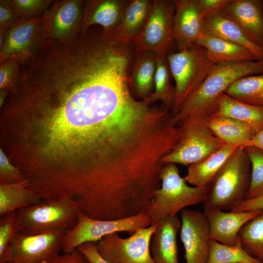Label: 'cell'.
I'll list each match as a JSON object with an SVG mask.
<instances>
[{"instance_id":"6da1fadb","label":"cell","mask_w":263,"mask_h":263,"mask_svg":"<svg viewBox=\"0 0 263 263\" xmlns=\"http://www.w3.org/2000/svg\"><path fill=\"white\" fill-rule=\"evenodd\" d=\"M263 74V60L215 64L200 85L187 97L173 116L179 125L185 119L200 116L208 118L217 110L222 94L238 79Z\"/></svg>"},{"instance_id":"7a4b0ae2","label":"cell","mask_w":263,"mask_h":263,"mask_svg":"<svg viewBox=\"0 0 263 263\" xmlns=\"http://www.w3.org/2000/svg\"><path fill=\"white\" fill-rule=\"evenodd\" d=\"M250 176V163L245 147L240 146L208 186L204 210H231L246 198Z\"/></svg>"},{"instance_id":"3957f363","label":"cell","mask_w":263,"mask_h":263,"mask_svg":"<svg viewBox=\"0 0 263 263\" xmlns=\"http://www.w3.org/2000/svg\"><path fill=\"white\" fill-rule=\"evenodd\" d=\"M161 185L152 196L146 213L151 225L177 214L186 207L203 203L208 187L190 186L175 164H165L160 172Z\"/></svg>"},{"instance_id":"277c9868","label":"cell","mask_w":263,"mask_h":263,"mask_svg":"<svg viewBox=\"0 0 263 263\" xmlns=\"http://www.w3.org/2000/svg\"><path fill=\"white\" fill-rule=\"evenodd\" d=\"M82 212L75 200L63 196L42 200L39 203L17 210V232L27 235L72 229Z\"/></svg>"},{"instance_id":"5b68a950","label":"cell","mask_w":263,"mask_h":263,"mask_svg":"<svg viewBox=\"0 0 263 263\" xmlns=\"http://www.w3.org/2000/svg\"><path fill=\"white\" fill-rule=\"evenodd\" d=\"M172 77L174 80L175 97L173 116L187 97L200 85L215 64L206 49L196 44L187 49L167 55Z\"/></svg>"},{"instance_id":"8992f818","label":"cell","mask_w":263,"mask_h":263,"mask_svg":"<svg viewBox=\"0 0 263 263\" xmlns=\"http://www.w3.org/2000/svg\"><path fill=\"white\" fill-rule=\"evenodd\" d=\"M207 118L189 117L179 125L181 130L180 137L174 148L162 158L164 164L189 166L204 159L225 144L208 128Z\"/></svg>"},{"instance_id":"52a82bcc","label":"cell","mask_w":263,"mask_h":263,"mask_svg":"<svg viewBox=\"0 0 263 263\" xmlns=\"http://www.w3.org/2000/svg\"><path fill=\"white\" fill-rule=\"evenodd\" d=\"M150 225V220L146 213L124 219L102 220L91 218L81 212L78 216L76 225L65 232L62 252H71L87 242L96 244L104 236L114 233L127 232L132 234Z\"/></svg>"},{"instance_id":"ba28073f","label":"cell","mask_w":263,"mask_h":263,"mask_svg":"<svg viewBox=\"0 0 263 263\" xmlns=\"http://www.w3.org/2000/svg\"><path fill=\"white\" fill-rule=\"evenodd\" d=\"M173 0H153L146 23L133 40L136 51L149 50L158 55L171 53L175 44L173 34Z\"/></svg>"},{"instance_id":"9c48e42d","label":"cell","mask_w":263,"mask_h":263,"mask_svg":"<svg viewBox=\"0 0 263 263\" xmlns=\"http://www.w3.org/2000/svg\"><path fill=\"white\" fill-rule=\"evenodd\" d=\"M157 224L137 230L124 238L118 233L104 236L96 243L100 255L110 263H155L150 242Z\"/></svg>"},{"instance_id":"30bf717a","label":"cell","mask_w":263,"mask_h":263,"mask_svg":"<svg viewBox=\"0 0 263 263\" xmlns=\"http://www.w3.org/2000/svg\"><path fill=\"white\" fill-rule=\"evenodd\" d=\"M66 231L56 229L33 235L17 232L7 263H49L62 251Z\"/></svg>"},{"instance_id":"8fae6325","label":"cell","mask_w":263,"mask_h":263,"mask_svg":"<svg viewBox=\"0 0 263 263\" xmlns=\"http://www.w3.org/2000/svg\"><path fill=\"white\" fill-rule=\"evenodd\" d=\"M180 236L186 263H207L210 239L208 221L204 213L184 209L181 211Z\"/></svg>"},{"instance_id":"7c38bea8","label":"cell","mask_w":263,"mask_h":263,"mask_svg":"<svg viewBox=\"0 0 263 263\" xmlns=\"http://www.w3.org/2000/svg\"><path fill=\"white\" fill-rule=\"evenodd\" d=\"M41 22L40 19L32 18L11 26L0 45V61L13 59L20 63L30 57L42 40Z\"/></svg>"},{"instance_id":"4fadbf2b","label":"cell","mask_w":263,"mask_h":263,"mask_svg":"<svg viewBox=\"0 0 263 263\" xmlns=\"http://www.w3.org/2000/svg\"><path fill=\"white\" fill-rule=\"evenodd\" d=\"M220 15L234 23L252 43L263 44V0H232Z\"/></svg>"},{"instance_id":"5bb4252c","label":"cell","mask_w":263,"mask_h":263,"mask_svg":"<svg viewBox=\"0 0 263 263\" xmlns=\"http://www.w3.org/2000/svg\"><path fill=\"white\" fill-rule=\"evenodd\" d=\"M175 11L173 34L179 50L197 44L204 32L201 18L195 0H173Z\"/></svg>"},{"instance_id":"9a60e30c","label":"cell","mask_w":263,"mask_h":263,"mask_svg":"<svg viewBox=\"0 0 263 263\" xmlns=\"http://www.w3.org/2000/svg\"><path fill=\"white\" fill-rule=\"evenodd\" d=\"M261 210L242 212L220 209L204 210L209 225L210 240L227 245L235 244L241 228Z\"/></svg>"},{"instance_id":"2e32d148","label":"cell","mask_w":263,"mask_h":263,"mask_svg":"<svg viewBox=\"0 0 263 263\" xmlns=\"http://www.w3.org/2000/svg\"><path fill=\"white\" fill-rule=\"evenodd\" d=\"M181 225L177 215L168 216L157 223L150 242L151 256L155 263H179L177 235Z\"/></svg>"},{"instance_id":"e0dca14e","label":"cell","mask_w":263,"mask_h":263,"mask_svg":"<svg viewBox=\"0 0 263 263\" xmlns=\"http://www.w3.org/2000/svg\"><path fill=\"white\" fill-rule=\"evenodd\" d=\"M157 55L149 50L136 51L130 66L128 78L135 97L149 98L154 87Z\"/></svg>"},{"instance_id":"ac0fdd59","label":"cell","mask_w":263,"mask_h":263,"mask_svg":"<svg viewBox=\"0 0 263 263\" xmlns=\"http://www.w3.org/2000/svg\"><path fill=\"white\" fill-rule=\"evenodd\" d=\"M197 44L205 48L209 58L214 64H226L260 60L248 48L204 31Z\"/></svg>"},{"instance_id":"d6986e66","label":"cell","mask_w":263,"mask_h":263,"mask_svg":"<svg viewBox=\"0 0 263 263\" xmlns=\"http://www.w3.org/2000/svg\"><path fill=\"white\" fill-rule=\"evenodd\" d=\"M152 3L153 0H128L119 24L110 33L116 40L133 43L146 23Z\"/></svg>"},{"instance_id":"ffe728a7","label":"cell","mask_w":263,"mask_h":263,"mask_svg":"<svg viewBox=\"0 0 263 263\" xmlns=\"http://www.w3.org/2000/svg\"><path fill=\"white\" fill-rule=\"evenodd\" d=\"M128 0H102L89 2L81 28L93 25L101 27L106 32H113L122 19Z\"/></svg>"},{"instance_id":"44dd1931","label":"cell","mask_w":263,"mask_h":263,"mask_svg":"<svg viewBox=\"0 0 263 263\" xmlns=\"http://www.w3.org/2000/svg\"><path fill=\"white\" fill-rule=\"evenodd\" d=\"M239 147L225 143L204 159L188 166L185 177L187 183L193 186L208 187Z\"/></svg>"},{"instance_id":"7402d4cb","label":"cell","mask_w":263,"mask_h":263,"mask_svg":"<svg viewBox=\"0 0 263 263\" xmlns=\"http://www.w3.org/2000/svg\"><path fill=\"white\" fill-rule=\"evenodd\" d=\"M80 2L66 1L57 5L46 20L43 21L44 37L63 39L73 35L72 31L80 19Z\"/></svg>"},{"instance_id":"603a6c76","label":"cell","mask_w":263,"mask_h":263,"mask_svg":"<svg viewBox=\"0 0 263 263\" xmlns=\"http://www.w3.org/2000/svg\"><path fill=\"white\" fill-rule=\"evenodd\" d=\"M212 115L239 120L250 126L256 132L263 129V106L243 102L225 93L219 97L217 110Z\"/></svg>"},{"instance_id":"cb8c5ba5","label":"cell","mask_w":263,"mask_h":263,"mask_svg":"<svg viewBox=\"0 0 263 263\" xmlns=\"http://www.w3.org/2000/svg\"><path fill=\"white\" fill-rule=\"evenodd\" d=\"M206 122L217 137L226 144L237 146L244 147L256 133L248 125L229 117L212 115Z\"/></svg>"},{"instance_id":"d4e9b609","label":"cell","mask_w":263,"mask_h":263,"mask_svg":"<svg viewBox=\"0 0 263 263\" xmlns=\"http://www.w3.org/2000/svg\"><path fill=\"white\" fill-rule=\"evenodd\" d=\"M25 181L0 186V217L12 212L37 204L42 199L28 187Z\"/></svg>"},{"instance_id":"484cf974","label":"cell","mask_w":263,"mask_h":263,"mask_svg":"<svg viewBox=\"0 0 263 263\" xmlns=\"http://www.w3.org/2000/svg\"><path fill=\"white\" fill-rule=\"evenodd\" d=\"M204 31L226 41L244 46L263 60V48L251 42L232 21L218 14L203 21Z\"/></svg>"},{"instance_id":"4316f807","label":"cell","mask_w":263,"mask_h":263,"mask_svg":"<svg viewBox=\"0 0 263 263\" xmlns=\"http://www.w3.org/2000/svg\"><path fill=\"white\" fill-rule=\"evenodd\" d=\"M225 93L243 102L263 106V74L247 75L238 79Z\"/></svg>"},{"instance_id":"83f0119b","label":"cell","mask_w":263,"mask_h":263,"mask_svg":"<svg viewBox=\"0 0 263 263\" xmlns=\"http://www.w3.org/2000/svg\"><path fill=\"white\" fill-rule=\"evenodd\" d=\"M167 57L166 55H157L154 92L149 98L152 104L161 101L172 112L175 101V89L171 82L172 75Z\"/></svg>"},{"instance_id":"f1b7e54d","label":"cell","mask_w":263,"mask_h":263,"mask_svg":"<svg viewBox=\"0 0 263 263\" xmlns=\"http://www.w3.org/2000/svg\"><path fill=\"white\" fill-rule=\"evenodd\" d=\"M238 238L248 254L263 262V210L241 228Z\"/></svg>"},{"instance_id":"f546056e","label":"cell","mask_w":263,"mask_h":263,"mask_svg":"<svg viewBox=\"0 0 263 263\" xmlns=\"http://www.w3.org/2000/svg\"><path fill=\"white\" fill-rule=\"evenodd\" d=\"M207 263H263L244 249L239 239L233 245L210 240Z\"/></svg>"},{"instance_id":"4dcf8cb0","label":"cell","mask_w":263,"mask_h":263,"mask_svg":"<svg viewBox=\"0 0 263 263\" xmlns=\"http://www.w3.org/2000/svg\"><path fill=\"white\" fill-rule=\"evenodd\" d=\"M17 211L0 217V263H7L10 258L15 235L17 232Z\"/></svg>"},{"instance_id":"1f68e13d","label":"cell","mask_w":263,"mask_h":263,"mask_svg":"<svg viewBox=\"0 0 263 263\" xmlns=\"http://www.w3.org/2000/svg\"><path fill=\"white\" fill-rule=\"evenodd\" d=\"M245 149L251 166L250 183L246 198L248 199L263 193V153L252 147Z\"/></svg>"},{"instance_id":"d6a6232c","label":"cell","mask_w":263,"mask_h":263,"mask_svg":"<svg viewBox=\"0 0 263 263\" xmlns=\"http://www.w3.org/2000/svg\"><path fill=\"white\" fill-rule=\"evenodd\" d=\"M232 0H195L203 21L221 13Z\"/></svg>"},{"instance_id":"836d02e7","label":"cell","mask_w":263,"mask_h":263,"mask_svg":"<svg viewBox=\"0 0 263 263\" xmlns=\"http://www.w3.org/2000/svg\"><path fill=\"white\" fill-rule=\"evenodd\" d=\"M18 61L8 59L2 62L0 68V87L3 89L8 85L19 74Z\"/></svg>"},{"instance_id":"e575fe53","label":"cell","mask_w":263,"mask_h":263,"mask_svg":"<svg viewBox=\"0 0 263 263\" xmlns=\"http://www.w3.org/2000/svg\"><path fill=\"white\" fill-rule=\"evenodd\" d=\"M77 249L84 255L89 263H110L100 255L94 243H85Z\"/></svg>"},{"instance_id":"d590c367","label":"cell","mask_w":263,"mask_h":263,"mask_svg":"<svg viewBox=\"0 0 263 263\" xmlns=\"http://www.w3.org/2000/svg\"><path fill=\"white\" fill-rule=\"evenodd\" d=\"M263 210V193L252 198L245 199L230 211L242 212Z\"/></svg>"},{"instance_id":"8d00e7d4","label":"cell","mask_w":263,"mask_h":263,"mask_svg":"<svg viewBox=\"0 0 263 263\" xmlns=\"http://www.w3.org/2000/svg\"><path fill=\"white\" fill-rule=\"evenodd\" d=\"M49 263H89L84 255L76 249L71 252L59 254Z\"/></svg>"},{"instance_id":"74e56055","label":"cell","mask_w":263,"mask_h":263,"mask_svg":"<svg viewBox=\"0 0 263 263\" xmlns=\"http://www.w3.org/2000/svg\"><path fill=\"white\" fill-rule=\"evenodd\" d=\"M42 3L38 0H17L13 1V5L17 10L28 13L38 9Z\"/></svg>"},{"instance_id":"f35d334b","label":"cell","mask_w":263,"mask_h":263,"mask_svg":"<svg viewBox=\"0 0 263 263\" xmlns=\"http://www.w3.org/2000/svg\"><path fill=\"white\" fill-rule=\"evenodd\" d=\"M13 14L7 6L3 4L0 5V27H5L12 21Z\"/></svg>"},{"instance_id":"ab89813d","label":"cell","mask_w":263,"mask_h":263,"mask_svg":"<svg viewBox=\"0 0 263 263\" xmlns=\"http://www.w3.org/2000/svg\"><path fill=\"white\" fill-rule=\"evenodd\" d=\"M254 147L263 153V129L252 137L244 147Z\"/></svg>"},{"instance_id":"60d3db41","label":"cell","mask_w":263,"mask_h":263,"mask_svg":"<svg viewBox=\"0 0 263 263\" xmlns=\"http://www.w3.org/2000/svg\"><path fill=\"white\" fill-rule=\"evenodd\" d=\"M262 48H263V46H262Z\"/></svg>"}]
</instances>
